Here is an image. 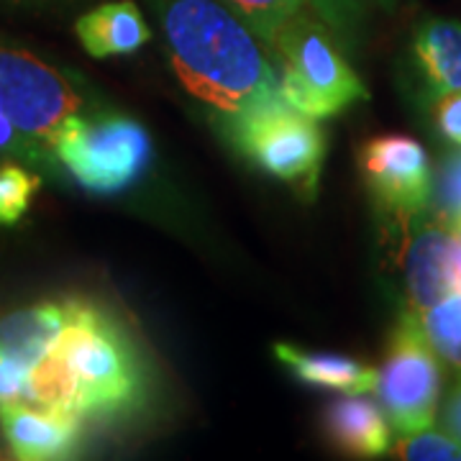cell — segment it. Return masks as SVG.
I'll return each instance as SVG.
<instances>
[{
	"mask_svg": "<svg viewBox=\"0 0 461 461\" xmlns=\"http://www.w3.org/2000/svg\"><path fill=\"white\" fill-rule=\"evenodd\" d=\"M159 16L180 83L226 126L285 100L257 33L230 8L218 0H165Z\"/></svg>",
	"mask_w": 461,
	"mask_h": 461,
	"instance_id": "cell-1",
	"label": "cell"
},
{
	"mask_svg": "<svg viewBox=\"0 0 461 461\" xmlns=\"http://www.w3.org/2000/svg\"><path fill=\"white\" fill-rule=\"evenodd\" d=\"M141 387V364L126 330L95 305L69 300L65 330L32 375L26 402L105 418L139 405Z\"/></svg>",
	"mask_w": 461,
	"mask_h": 461,
	"instance_id": "cell-2",
	"label": "cell"
},
{
	"mask_svg": "<svg viewBox=\"0 0 461 461\" xmlns=\"http://www.w3.org/2000/svg\"><path fill=\"white\" fill-rule=\"evenodd\" d=\"M282 59L280 93L287 105L311 118H329L369 98L329 33L326 18L305 14L287 21L267 41Z\"/></svg>",
	"mask_w": 461,
	"mask_h": 461,
	"instance_id": "cell-3",
	"label": "cell"
},
{
	"mask_svg": "<svg viewBox=\"0 0 461 461\" xmlns=\"http://www.w3.org/2000/svg\"><path fill=\"white\" fill-rule=\"evenodd\" d=\"M51 154L90 193L111 195L141 177L151 157V139L133 118L75 113L51 139Z\"/></svg>",
	"mask_w": 461,
	"mask_h": 461,
	"instance_id": "cell-4",
	"label": "cell"
},
{
	"mask_svg": "<svg viewBox=\"0 0 461 461\" xmlns=\"http://www.w3.org/2000/svg\"><path fill=\"white\" fill-rule=\"evenodd\" d=\"M83 111L87 103L67 72L0 39V115L16 123L51 159L54 133L69 115Z\"/></svg>",
	"mask_w": 461,
	"mask_h": 461,
	"instance_id": "cell-5",
	"label": "cell"
},
{
	"mask_svg": "<svg viewBox=\"0 0 461 461\" xmlns=\"http://www.w3.org/2000/svg\"><path fill=\"white\" fill-rule=\"evenodd\" d=\"M377 395L397 436L430 429L441 400V359L420 315L405 308L397 318L387 357L379 366Z\"/></svg>",
	"mask_w": 461,
	"mask_h": 461,
	"instance_id": "cell-6",
	"label": "cell"
},
{
	"mask_svg": "<svg viewBox=\"0 0 461 461\" xmlns=\"http://www.w3.org/2000/svg\"><path fill=\"white\" fill-rule=\"evenodd\" d=\"M226 133L269 175L295 185L308 195L315 190L326 157V136L318 118L300 113L282 100L233 121L226 126Z\"/></svg>",
	"mask_w": 461,
	"mask_h": 461,
	"instance_id": "cell-7",
	"label": "cell"
},
{
	"mask_svg": "<svg viewBox=\"0 0 461 461\" xmlns=\"http://www.w3.org/2000/svg\"><path fill=\"white\" fill-rule=\"evenodd\" d=\"M364 182L390 218L433 208V169L420 141L402 133L369 139L359 151Z\"/></svg>",
	"mask_w": 461,
	"mask_h": 461,
	"instance_id": "cell-8",
	"label": "cell"
},
{
	"mask_svg": "<svg viewBox=\"0 0 461 461\" xmlns=\"http://www.w3.org/2000/svg\"><path fill=\"white\" fill-rule=\"evenodd\" d=\"M69 318V300H47L0 318V402L29 397L32 375L54 351Z\"/></svg>",
	"mask_w": 461,
	"mask_h": 461,
	"instance_id": "cell-9",
	"label": "cell"
},
{
	"mask_svg": "<svg viewBox=\"0 0 461 461\" xmlns=\"http://www.w3.org/2000/svg\"><path fill=\"white\" fill-rule=\"evenodd\" d=\"M393 221L400 226V236H402L400 264H402V280L408 295L405 308L423 313L448 290H454L451 285L454 229L433 208Z\"/></svg>",
	"mask_w": 461,
	"mask_h": 461,
	"instance_id": "cell-10",
	"label": "cell"
},
{
	"mask_svg": "<svg viewBox=\"0 0 461 461\" xmlns=\"http://www.w3.org/2000/svg\"><path fill=\"white\" fill-rule=\"evenodd\" d=\"M80 415L33 402H0V430L21 461L72 459L80 446Z\"/></svg>",
	"mask_w": 461,
	"mask_h": 461,
	"instance_id": "cell-11",
	"label": "cell"
},
{
	"mask_svg": "<svg viewBox=\"0 0 461 461\" xmlns=\"http://www.w3.org/2000/svg\"><path fill=\"white\" fill-rule=\"evenodd\" d=\"M326 430L341 451L362 459L384 456L395 444V429L382 402L364 395H346L330 402L326 412Z\"/></svg>",
	"mask_w": 461,
	"mask_h": 461,
	"instance_id": "cell-12",
	"label": "cell"
},
{
	"mask_svg": "<svg viewBox=\"0 0 461 461\" xmlns=\"http://www.w3.org/2000/svg\"><path fill=\"white\" fill-rule=\"evenodd\" d=\"M75 33L90 57H121L141 50L151 39L147 21L131 0L103 3L77 18Z\"/></svg>",
	"mask_w": 461,
	"mask_h": 461,
	"instance_id": "cell-13",
	"label": "cell"
},
{
	"mask_svg": "<svg viewBox=\"0 0 461 461\" xmlns=\"http://www.w3.org/2000/svg\"><path fill=\"white\" fill-rule=\"evenodd\" d=\"M275 357L311 387L336 390L344 395L377 393L379 369L372 364H362L336 354H315L293 344H275Z\"/></svg>",
	"mask_w": 461,
	"mask_h": 461,
	"instance_id": "cell-14",
	"label": "cell"
},
{
	"mask_svg": "<svg viewBox=\"0 0 461 461\" xmlns=\"http://www.w3.org/2000/svg\"><path fill=\"white\" fill-rule=\"evenodd\" d=\"M412 51L433 95L461 90V23L448 18H426L415 29Z\"/></svg>",
	"mask_w": 461,
	"mask_h": 461,
	"instance_id": "cell-15",
	"label": "cell"
},
{
	"mask_svg": "<svg viewBox=\"0 0 461 461\" xmlns=\"http://www.w3.org/2000/svg\"><path fill=\"white\" fill-rule=\"evenodd\" d=\"M229 5L244 18L251 32L269 41L287 21L305 14L333 18L341 0H229Z\"/></svg>",
	"mask_w": 461,
	"mask_h": 461,
	"instance_id": "cell-16",
	"label": "cell"
},
{
	"mask_svg": "<svg viewBox=\"0 0 461 461\" xmlns=\"http://www.w3.org/2000/svg\"><path fill=\"white\" fill-rule=\"evenodd\" d=\"M418 315L441 364L461 372V290H448Z\"/></svg>",
	"mask_w": 461,
	"mask_h": 461,
	"instance_id": "cell-17",
	"label": "cell"
},
{
	"mask_svg": "<svg viewBox=\"0 0 461 461\" xmlns=\"http://www.w3.org/2000/svg\"><path fill=\"white\" fill-rule=\"evenodd\" d=\"M397 459L408 461H461V441L446 429H423L397 436L393 444Z\"/></svg>",
	"mask_w": 461,
	"mask_h": 461,
	"instance_id": "cell-18",
	"label": "cell"
},
{
	"mask_svg": "<svg viewBox=\"0 0 461 461\" xmlns=\"http://www.w3.org/2000/svg\"><path fill=\"white\" fill-rule=\"evenodd\" d=\"M41 180L21 165H0V226L18 223L32 205Z\"/></svg>",
	"mask_w": 461,
	"mask_h": 461,
	"instance_id": "cell-19",
	"label": "cell"
},
{
	"mask_svg": "<svg viewBox=\"0 0 461 461\" xmlns=\"http://www.w3.org/2000/svg\"><path fill=\"white\" fill-rule=\"evenodd\" d=\"M433 195H436L433 211L451 229H461V151H454L444 159L438 175V190H433Z\"/></svg>",
	"mask_w": 461,
	"mask_h": 461,
	"instance_id": "cell-20",
	"label": "cell"
},
{
	"mask_svg": "<svg viewBox=\"0 0 461 461\" xmlns=\"http://www.w3.org/2000/svg\"><path fill=\"white\" fill-rule=\"evenodd\" d=\"M0 157H16L21 162L39 165V162H50L51 157L33 144L26 133L18 129L16 123H11L5 115H0Z\"/></svg>",
	"mask_w": 461,
	"mask_h": 461,
	"instance_id": "cell-21",
	"label": "cell"
},
{
	"mask_svg": "<svg viewBox=\"0 0 461 461\" xmlns=\"http://www.w3.org/2000/svg\"><path fill=\"white\" fill-rule=\"evenodd\" d=\"M433 115H436L438 131L444 133L451 144L461 147V90L436 95Z\"/></svg>",
	"mask_w": 461,
	"mask_h": 461,
	"instance_id": "cell-22",
	"label": "cell"
},
{
	"mask_svg": "<svg viewBox=\"0 0 461 461\" xmlns=\"http://www.w3.org/2000/svg\"><path fill=\"white\" fill-rule=\"evenodd\" d=\"M441 423H444V429L448 430L454 438H459L461 441V372L459 379H456V384H454V390H451V395L446 397L444 412H441Z\"/></svg>",
	"mask_w": 461,
	"mask_h": 461,
	"instance_id": "cell-23",
	"label": "cell"
},
{
	"mask_svg": "<svg viewBox=\"0 0 461 461\" xmlns=\"http://www.w3.org/2000/svg\"><path fill=\"white\" fill-rule=\"evenodd\" d=\"M451 285L461 290V229H454V244H451Z\"/></svg>",
	"mask_w": 461,
	"mask_h": 461,
	"instance_id": "cell-24",
	"label": "cell"
}]
</instances>
